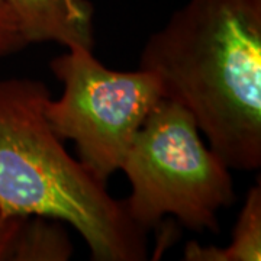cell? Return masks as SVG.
Segmentation results:
<instances>
[{
	"label": "cell",
	"instance_id": "cell-7",
	"mask_svg": "<svg viewBox=\"0 0 261 261\" xmlns=\"http://www.w3.org/2000/svg\"><path fill=\"white\" fill-rule=\"evenodd\" d=\"M187 261H260L261 260V185L250 189L233 226L231 244L225 248L203 247L197 243L185 248Z\"/></svg>",
	"mask_w": 261,
	"mask_h": 261
},
{
	"label": "cell",
	"instance_id": "cell-3",
	"mask_svg": "<svg viewBox=\"0 0 261 261\" xmlns=\"http://www.w3.org/2000/svg\"><path fill=\"white\" fill-rule=\"evenodd\" d=\"M121 170L130 183L126 211L147 232L171 215L192 231L218 233V212L237 196L231 168L206 147L193 116L168 99L151 111Z\"/></svg>",
	"mask_w": 261,
	"mask_h": 261
},
{
	"label": "cell",
	"instance_id": "cell-4",
	"mask_svg": "<svg viewBox=\"0 0 261 261\" xmlns=\"http://www.w3.org/2000/svg\"><path fill=\"white\" fill-rule=\"evenodd\" d=\"M51 71L64 92L45 103L48 123L61 140L74 142L80 161L106 183L121 170L138 130L164 99L159 79L141 68L112 70L80 47L56 57Z\"/></svg>",
	"mask_w": 261,
	"mask_h": 261
},
{
	"label": "cell",
	"instance_id": "cell-2",
	"mask_svg": "<svg viewBox=\"0 0 261 261\" xmlns=\"http://www.w3.org/2000/svg\"><path fill=\"white\" fill-rule=\"evenodd\" d=\"M49 97L39 80H0V206L10 215L70 224L94 261L147 260V231L65 151L45 116Z\"/></svg>",
	"mask_w": 261,
	"mask_h": 261
},
{
	"label": "cell",
	"instance_id": "cell-5",
	"mask_svg": "<svg viewBox=\"0 0 261 261\" xmlns=\"http://www.w3.org/2000/svg\"><path fill=\"white\" fill-rule=\"evenodd\" d=\"M27 44L53 41L93 51L94 8L89 0H6Z\"/></svg>",
	"mask_w": 261,
	"mask_h": 261
},
{
	"label": "cell",
	"instance_id": "cell-1",
	"mask_svg": "<svg viewBox=\"0 0 261 261\" xmlns=\"http://www.w3.org/2000/svg\"><path fill=\"white\" fill-rule=\"evenodd\" d=\"M140 68L231 170L261 167V0H187L148 38Z\"/></svg>",
	"mask_w": 261,
	"mask_h": 261
},
{
	"label": "cell",
	"instance_id": "cell-8",
	"mask_svg": "<svg viewBox=\"0 0 261 261\" xmlns=\"http://www.w3.org/2000/svg\"><path fill=\"white\" fill-rule=\"evenodd\" d=\"M28 47L19 32L15 16L6 0H0V61Z\"/></svg>",
	"mask_w": 261,
	"mask_h": 261
},
{
	"label": "cell",
	"instance_id": "cell-6",
	"mask_svg": "<svg viewBox=\"0 0 261 261\" xmlns=\"http://www.w3.org/2000/svg\"><path fill=\"white\" fill-rule=\"evenodd\" d=\"M71 244L64 229L37 216H18L0 206V261H65Z\"/></svg>",
	"mask_w": 261,
	"mask_h": 261
}]
</instances>
